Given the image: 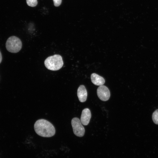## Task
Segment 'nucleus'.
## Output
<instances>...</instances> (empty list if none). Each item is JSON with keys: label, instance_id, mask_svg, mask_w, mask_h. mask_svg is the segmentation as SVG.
Returning <instances> with one entry per match:
<instances>
[{"label": "nucleus", "instance_id": "f257e3e1", "mask_svg": "<svg viewBox=\"0 0 158 158\" xmlns=\"http://www.w3.org/2000/svg\"><path fill=\"white\" fill-rule=\"evenodd\" d=\"M36 133L41 137H50L55 133V128L53 124L46 120L41 119L37 121L34 125Z\"/></svg>", "mask_w": 158, "mask_h": 158}, {"label": "nucleus", "instance_id": "f03ea898", "mask_svg": "<svg viewBox=\"0 0 158 158\" xmlns=\"http://www.w3.org/2000/svg\"><path fill=\"white\" fill-rule=\"evenodd\" d=\"M45 67L49 70L57 71L60 69L63 65V61L61 56L55 54L47 57L45 60Z\"/></svg>", "mask_w": 158, "mask_h": 158}, {"label": "nucleus", "instance_id": "7ed1b4c3", "mask_svg": "<svg viewBox=\"0 0 158 158\" xmlns=\"http://www.w3.org/2000/svg\"><path fill=\"white\" fill-rule=\"evenodd\" d=\"M6 47L7 50L9 52L16 53L21 50L22 43L19 38L15 36H12L7 40Z\"/></svg>", "mask_w": 158, "mask_h": 158}, {"label": "nucleus", "instance_id": "20e7f679", "mask_svg": "<svg viewBox=\"0 0 158 158\" xmlns=\"http://www.w3.org/2000/svg\"><path fill=\"white\" fill-rule=\"evenodd\" d=\"M71 124L74 134L79 137H83L85 134V129L79 118H73L71 120Z\"/></svg>", "mask_w": 158, "mask_h": 158}, {"label": "nucleus", "instance_id": "39448f33", "mask_svg": "<svg viewBox=\"0 0 158 158\" xmlns=\"http://www.w3.org/2000/svg\"><path fill=\"white\" fill-rule=\"evenodd\" d=\"M97 95L102 101H107L109 98L110 92L108 88L104 85L100 86L97 90Z\"/></svg>", "mask_w": 158, "mask_h": 158}, {"label": "nucleus", "instance_id": "423d86ee", "mask_svg": "<svg viewBox=\"0 0 158 158\" xmlns=\"http://www.w3.org/2000/svg\"><path fill=\"white\" fill-rule=\"evenodd\" d=\"M91 113L90 109L85 108L82 111L80 121L82 124L84 125H87L91 118Z\"/></svg>", "mask_w": 158, "mask_h": 158}, {"label": "nucleus", "instance_id": "0eeeda50", "mask_svg": "<svg viewBox=\"0 0 158 158\" xmlns=\"http://www.w3.org/2000/svg\"><path fill=\"white\" fill-rule=\"evenodd\" d=\"M77 96L80 102H83L86 101L87 97V92L84 85H81L78 87L77 90Z\"/></svg>", "mask_w": 158, "mask_h": 158}, {"label": "nucleus", "instance_id": "6e6552de", "mask_svg": "<svg viewBox=\"0 0 158 158\" xmlns=\"http://www.w3.org/2000/svg\"><path fill=\"white\" fill-rule=\"evenodd\" d=\"M91 79L92 83L97 85H103L105 82L103 77L95 73H93L91 75Z\"/></svg>", "mask_w": 158, "mask_h": 158}, {"label": "nucleus", "instance_id": "1a4fd4ad", "mask_svg": "<svg viewBox=\"0 0 158 158\" xmlns=\"http://www.w3.org/2000/svg\"><path fill=\"white\" fill-rule=\"evenodd\" d=\"M152 119L155 124H158V109L156 110L153 113Z\"/></svg>", "mask_w": 158, "mask_h": 158}, {"label": "nucleus", "instance_id": "9d476101", "mask_svg": "<svg viewBox=\"0 0 158 158\" xmlns=\"http://www.w3.org/2000/svg\"><path fill=\"white\" fill-rule=\"evenodd\" d=\"M26 3L28 6L34 7L37 5V0H26Z\"/></svg>", "mask_w": 158, "mask_h": 158}, {"label": "nucleus", "instance_id": "9b49d317", "mask_svg": "<svg viewBox=\"0 0 158 158\" xmlns=\"http://www.w3.org/2000/svg\"><path fill=\"white\" fill-rule=\"evenodd\" d=\"M54 1V5L56 7L59 6L62 2V0H53Z\"/></svg>", "mask_w": 158, "mask_h": 158}, {"label": "nucleus", "instance_id": "f8f14e48", "mask_svg": "<svg viewBox=\"0 0 158 158\" xmlns=\"http://www.w3.org/2000/svg\"><path fill=\"white\" fill-rule=\"evenodd\" d=\"M2 60V56L1 53L0 51V63H1Z\"/></svg>", "mask_w": 158, "mask_h": 158}]
</instances>
